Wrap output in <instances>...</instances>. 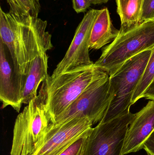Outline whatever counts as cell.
Listing matches in <instances>:
<instances>
[{
  "label": "cell",
  "instance_id": "1",
  "mask_svg": "<svg viewBox=\"0 0 154 155\" xmlns=\"http://www.w3.org/2000/svg\"><path fill=\"white\" fill-rule=\"evenodd\" d=\"M47 21L30 17L19 20L0 7V41L5 45L17 71L24 77L31 62L53 47Z\"/></svg>",
  "mask_w": 154,
  "mask_h": 155
},
{
  "label": "cell",
  "instance_id": "2",
  "mask_svg": "<svg viewBox=\"0 0 154 155\" xmlns=\"http://www.w3.org/2000/svg\"><path fill=\"white\" fill-rule=\"evenodd\" d=\"M105 73L94 63L91 66L63 73L54 78L49 76L42 82L41 88L52 124L93 80Z\"/></svg>",
  "mask_w": 154,
  "mask_h": 155
},
{
  "label": "cell",
  "instance_id": "3",
  "mask_svg": "<svg viewBox=\"0 0 154 155\" xmlns=\"http://www.w3.org/2000/svg\"><path fill=\"white\" fill-rule=\"evenodd\" d=\"M52 124L41 88L15 119L10 155L32 154Z\"/></svg>",
  "mask_w": 154,
  "mask_h": 155
},
{
  "label": "cell",
  "instance_id": "4",
  "mask_svg": "<svg viewBox=\"0 0 154 155\" xmlns=\"http://www.w3.org/2000/svg\"><path fill=\"white\" fill-rule=\"evenodd\" d=\"M154 48V21H146L124 32L119 33L104 48L95 65L113 76L129 59Z\"/></svg>",
  "mask_w": 154,
  "mask_h": 155
},
{
  "label": "cell",
  "instance_id": "5",
  "mask_svg": "<svg viewBox=\"0 0 154 155\" xmlns=\"http://www.w3.org/2000/svg\"><path fill=\"white\" fill-rule=\"evenodd\" d=\"M152 53V50H149L135 55L109 77L110 102L101 122L108 121L130 111L133 95Z\"/></svg>",
  "mask_w": 154,
  "mask_h": 155
},
{
  "label": "cell",
  "instance_id": "6",
  "mask_svg": "<svg viewBox=\"0 0 154 155\" xmlns=\"http://www.w3.org/2000/svg\"><path fill=\"white\" fill-rule=\"evenodd\" d=\"M110 102L109 76L105 73L93 80L68 107L52 123L56 125L74 118H88L93 125L102 120Z\"/></svg>",
  "mask_w": 154,
  "mask_h": 155
},
{
  "label": "cell",
  "instance_id": "7",
  "mask_svg": "<svg viewBox=\"0 0 154 155\" xmlns=\"http://www.w3.org/2000/svg\"><path fill=\"white\" fill-rule=\"evenodd\" d=\"M134 117L129 111L99 122L88 136L84 155H122L127 132Z\"/></svg>",
  "mask_w": 154,
  "mask_h": 155
},
{
  "label": "cell",
  "instance_id": "8",
  "mask_svg": "<svg viewBox=\"0 0 154 155\" xmlns=\"http://www.w3.org/2000/svg\"><path fill=\"white\" fill-rule=\"evenodd\" d=\"M99 12V10L91 9L84 15L65 56L51 77L94 64L90 57V41L93 24Z\"/></svg>",
  "mask_w": 154,
  "mask_h": 155
},
{
  "label": "cell",
  "instance_id": "9",
  "mask_svg": "<svg viewBox=\"0 0 154 155\" xmlns=\"http://www.w3.org/2000/svg\"><path fill=\"white\" fill-rule=\"evenodd\" d=\"M92 125L87 117L73 118L56 125L52 124L31 155H59Z\"/></svg>",
  "mask_w": 154,
  "mask_h": 155
},
{
  "label": "cell",
  "instance_id": "10",
  "mask_svg": "<svg viewBox=\"0 0 154 155\" xmlns=\"http://www.w3.org/2000/svg\"><path fill=\"white\" fill-rule=\"evenodd\" d=\"M26 77L14 67L8 48L0 41V100L2 108L7 106L20 112Z\"/></svg>",
  "mask_w": 154,
  "mask_h": 155
},
{
  "label": "cell",
  "instance_id": "11",
  "mask_svg": "<svg viewBox=\"0 0 154 155\" xmlns=\"http://www.w3.org/2000/svg\"><path fill=\"white\" fill-rule=\"evenodd\" d=\"M154 131V100H150L135 114L127 132L122 155L136 153L143 149L144 143Z\"/></svg>",
  "mask_w": 154,
  "mask_h": 155
},
{
  "label": "cell",
  "instance_id": "12",
  "mask_svg": "<svg viewBox=\"0 0 154 155\" xmlns=\"http://www.w3.org/2000/svg\"><path fill=\"white\" fill-rule=\"evenodd\" d=\"M49 56L43 53L33 59L30 64L26 76L22 94V104H28L37 96V90L40 83L49 75L48 74Z\"/></svg>",
  "mask_w": 154,
  "mask_h": 155
},
{
  "label": "cell",
  "instance_id": "13",
  "mask_svg": "<svg viewBox=\"0 0 154 155\" xmlns=\"http://www.w3.org/2000/svg\"><path fill=\"white\" fill-rule=\"evenodd\" d=\"M119 30L112 24L109 11L107 8L99 10L91 30L90 49L99 50L113 41L119 34Z\"/></svg>",
  "mask_w": 154,
  "mask_h": 155
},
{
  "label": "cell",
  "instance_id": "14",
  "mask_svg": "<svg viewBox=\"0 0 154 155\" xmlns=\"http://www.w3.org/2000/svg\"><path fill=\"white\" fill-rule=\"evenodd\" d=\"M121 21L119 33L124 32L140 24L143 0H116Z\"/></svg>",
  "mask_w": 154,
  "mask_h": 155
},
{
  "label": "cell",
  "instance_id": "15",
  "mask_svg": "<svg viewBox=\"0 0 154 155\" xmlns=\"http://www.w3.org/2000/svg\"><path fill=\"white\" fill-rule=\"evenodd\" d=\"M10 7L9 12L17 20L38 17L41 10L39 0H6Z\"/></svg>",
  "mask_w": 154,
  "mask_h": 155
},
{
  "label": "cell",
  "instance_id": "16",
  "mask_svg": "<svg viewBox=\"0 0 154 155\" xmlns=\"http://www.w3.org/2000/svg\"><path fill=\"white\" fill-rule=\"evenodd\" d=\"M154 79V48L141 80L135 90L132 99V105L143 97V95Z\"/></svg>",
  "mask_w": 154,
  "mask_h": 155
},
{
  "label": "cell",
  "instance_id": "17",
  "mask_svg": "<svg viewBox=\"0 0 154 155\" xmlns=\"http://www.w3.org/2000/svg\"><path fill=\"white\" fill-rule=\"evenodd\" d=\"M92 128L91 127L86 134L73 142L59 155H84L87 138Z\"/></svg>",
  "mask_w": 154,
  "mask_h": 155
},
{
  "label": "cell",
  "instance_id": "18",
  "mask_svg": "<svg viewBox=\"0 0 154 155\" xmlns=\"http://www.w3.org/2000/svg\"><path fill=\"white\" fill-rule=\"evenodd\" d=\"M154 20V0H143L140 24Z\"/></svg>",
  "mask_w": 154,
  "mask_h": 155
},
{
  "label": "cell",
  "instance_id": "19",
  "mask_svg": "<svg viewBox=\"0 0 154 155\" xmlns=\"http://www.w3.org/2000/svg\"><path fill=\"white\" fill-rule=\"evenodd\" d=\"M73 8L77 13L85 12L91 5L90 0H72Z\"/></svg>",
  "mask_w": 154,
  "mask_h": 155
},
{
  "label": "cell",
  "instance_id": "20",
  "mask_svg": "<svg viewBox=\"0 0 154 155\" xmlns=\"http://www.w3.org/2000/svg\"><path fill=\"white\" fill-rule=\"evenodd\" d=\"M143 149L148 155H154V131L144 142Z\"/></svg>",
  "mask_w": 154,
  "mask_h": 155
},
{
  "label": "cell",
  "instance_id": "21",
  "mask_svg": "<svg viewBox=\"0 0 154 155\" xmlns=\"http://www.w3.org/2000/svg\"><path fill=\"white\" fill-rule=\"evenodd\" d=\"M143 97L150 100H154V79L146 89L144 94Z\"/></svg>",
  "mask_w": 154,
  "mask_h": 155
},
{
  "label": "cell",
  "instance_id": "22",
  "mask_svg": "<svg viewBox=\"0 0 154 155\" xmlns=\"http://www.w3.org/2000/svg\"><path fill=\"white\" fill-rule=\"evenodd\" d=\"M92 5H101L106 3L109 0H90Z\"/></svg>",
  "mask_w": 154,
  "mask_h": 155
},
{
  "label": "cell",
  "instance_id": "23",
  "mask_svg": "<svg viewBox=\"0 0 154 155\" xmlns=\"http://www.w3.org/2000/svg\"></svg>",
  "mask_w": 154,
  "mask_h": 155
}]
</instances>
